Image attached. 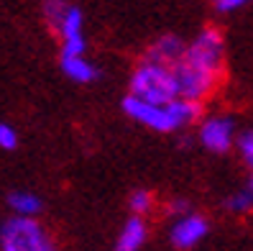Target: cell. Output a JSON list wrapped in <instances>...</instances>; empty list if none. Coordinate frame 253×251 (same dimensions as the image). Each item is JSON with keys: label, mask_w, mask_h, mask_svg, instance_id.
<instances>
[{"label": "cell", "mask_w": 253, "mask_h": 251, "mask_svg": "<svg viewBox=\"0 0 253 251\" xmlns=\"http://www.w3.org/2000/svg\"><path fill=\"white\" fill-rule=\"evenodd\" d=\"M123 113L136 121L138 126L148 128V131H156V134H176L182 128L195 126L200 118H202V105L197 102H189V100H169V102H146L128 95L123 100Z\"/></svg>", "instance_id": "6da1fadb"}, {"label": "cell", "mask_w": 253, "mask_h": 251, "mask_svg": "<svg viewBox=\"0 0 253 251\" xmlns=\"http://www.w3.org/2000/svg\"><path fill=\"white\" fill-rule=\"evenodd\" d=\"M41 13L51 34L59 39V56L87 54L84 16L72 0H43Z\"/></svg>", "instance_id": "7a4b0ae2"}, {"label": "cell", "mask_w": 253, "mask_h": 251, "mask_svg": "<svg viewBox=\"0 0 253 251\" xmlns=\"http://www.w3.org/2000/svg\"><path fill=\"white\" fill-rule=\"evenodd\" d=\"M0 251H59V246L39 218L10 215L0 226Z\"/></svg>", "instance_id": "3957f363"}, {"label": "cell", "mask_w": 253, "mask_h": 251, "mask_svg": "<svg viewBox=\"0 0 253 251\" xmlns=\"http://www.w3.org/2000/svg\"><path fill=\"white\" fill-rule=\"evenodd\" d=\"M128 87H130L128 95L138 98V100H146V102L176 100V85H174L171 67L148 62V59H141V62L133 67Z\"/></svg>", "instance_id": "277c9868"}, {"label": "cell", "mask_w": 253, "mask_h": 251, "mask_svg": "<svg viewBox=\"0 0 253 251\" xmlns=\"http://www.w3.org/2000/svg\"><path fill=\"white\" fill-rule=\"evenodd\" d=\"M171 75H174V85H176V98L197 102V105H205L220 90V82H222V75L192 64L184 56L171 67Z\"/></svg>", "instance_id": "5b68a950"}, {"label": "cell", "mask_w": 253, "mask_h": 251, "mask_svg": "<svg viewBox=\"0 0 253 251\" xmlns=\"http://www.w3.org/2000/svg\"><path fill=\"white\" fill-rule=\"evenodd\" d=\"M184 59L222 75L225 72V36H222V31L217 26H205L202 31L195 34V39L187 41Z\"/></svg>", "instance_id": "8992f818"}, {"label": "cell", "mask_w": 253, "mask_h": 251, "mask_svg": "<svg viewBox=\"0 0 253 251\" xmlns=\"http://www.w3.org/2000/svg\"><path fill=\"white\" fill-rule=\"evenodd\" d=\"M238 139V123L233 115L215 113V115H202L197 121V141L212 154H228L235 149Z\"/></svg>", "instance_id": "52a82bcc"}, {"label": "cell", "mask_w": 253, "mask_h": 251, "mask_svg": "<svg viewBox=\"0 0 253 251\" xmlns=\"http://www.w3.org/2000/svg\"><path fill=\"white\" fill-rule=\"evenodd\" d=\"M207 233H210V220L202 213L189 210L184 215H176L169 226V241L176 251H192L195 246H200Z\"/></svg>", "instance_id": "ba28073f"}, {"label": "cell", "mask_w": 253, "mask_h": 251, "mask_svg": "<svg viewBox=\"0 0 253 251\" xmlns=\"http://www.w3.org/2000/svg\"><path fill=\"white\" fill-rule=\"evenodd\" d=\"M184 47H187V41H184L182 36L164 34V36H159L151 47L146 49L143 59H148V62H156V64H164V67H174V64L184 56Z\"/></svg>", "instance_id": "9c48e42d"}, {"label": "cell", "mask_w": 253, "mask_h": 251, "mask_svg": "<svg viewBox=\"0 0 253 251\" xmlns=\"http://www.w3.org/2000/svg\"><path fill=\"white\" fill-rule=\"evenodd\" d=\"M59 67H62L64 75L72 82H77V85H92L100 77L97 64L87 54H80V56H59Z\"/></svg>", "instance_id": "30bf717a"}, {"label": "cell", "mask_w": 253, "mask_h": 251, "mask_svg": "<svg viewBox=\"0 0 253 251\" xmlns=\"http://www.w3.org/2000/svg\"><path fill=\"white\" fill-rule=\"evenodd\" d=\"M146 241H148V223H146V218L130 215L123 223L121 233H118L115 251H141Z\"/></svg>", "instance_id": "8fae6325"}, {"label": "cell", "mask_w": 253, "mask_h": 251, "mask_svg": "<svg viewBox=\"0 0 253 251\" xmlns=\"http://www.w3.org/2000/svg\"><path fill=\"white\" fill-rule=\"evenodd\" d=\"M8 208L13 210V215L36 218L43 210V200L36 193H31V190H13L8 195Z\"/></svg>", "instance_id": "7c38bea8"}, {"label": "cell", "mask_w": 253, "mask_h": 251, "mask_svg": "<svg viewBox=\"0 0 253 251\" xmlns=\"http://www.w3.org/2000/svg\"><path fill=\"white\" fill-rule=\"evenodd\" d=\"M222 205H225V210L230 215H248L253 210V195L246 187H241V190H235V193H230Z\"/></svg>", "instance_id": "4fadbf2b"}, {"label": "cell", "mask_w": 253, "mask_h": 251, "mask_svg": "<svg viewBox=\"0 0 253 251\" xmlns=\"http://www.w3.org/2000/svg\"><path fill=\"white\" fill-rule=\"evenodd\" d=\"M128 208L133 215H138V218H146L148 213H151L156 208V198L154 193H148V190H133L130 198H128Z\"/></svg>", "instance_id": "5bb4252c"}, {"label": "cell", "mask_w": 253, "mask_h": 251, "mask_svg": "<svg viewBox=\"0 0 253 251\" xmlns=\"http://www.w3.org/2000/svg\"><path fill=\"white\" fill-rule=\"evenodd\" d=\"M235 149L241 154L243 164L251 169L253 174V128H246V131H238V139H235Z\"/></svg>", "instance_id": "9a60e30c"}, {"label": "cell", "mask_w": 253, "mask_h": 251, "mask_svg": "<svg viewBox=\"0 0 253 251\" xmlns=\"http://www.w3.org/2000/svg\"><path fill=\"white\" fill-rule=\"evenodd\" d=\"M18 146V131L10 123H0V149L3 151H13Z\"/></svg>", "instance_id": "2e32d148"}, {"label": "cell", "mask_w": 253, "mask_h": 251, "mask_svg": "<svg viewBox=\"0 0 253 251\" xmlns=\"http://www.w3.org/2000/svg\"><path fill=\"white\" fill-rule=\"evenodd\" d=\"M251 3V0H212V8L217 13H222V16H228V13H235V10H241Z\"/></svg>", "instance_id": "e0dca14e"}, {"label": "cell", "mask_w": 253, "mask_h": 251, "mask_svg": "<svg viewBox=\"0 0 253 251\" xmlns=\"http://www.w3.org/2000/svg\"><path fill=\"white\" fill-rule=\"evenodd\" d=\"M167 208H169V215L176 218V215L189 213V210H192V205H189V200H184V198H174V200L167 205Z\"/></svg>", "instance_id": "ac0fdd59"}, {"label": "cell", "mask_w": 253, "mask_h": 251, "mask_svg": "<svg viewBox=\"0 0 253 251\" xmlns=\"http://www.w3.org/2000/svg\"><path fill=\"white\" fill-rule=\"evenodd\" d=\"M246 190H248V193L253 195V174H251V180H248V185H246Z\"/></svg>", "instance_id": "d6986e66"}]
</instances>
